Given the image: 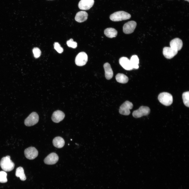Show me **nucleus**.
Listing matches in <instances>:
<instances>
[{
	"label": "nucleus",
	"instance_id": "1",
	"mask_svg": "<svg viewBox=\"0 0 189 189\" xmlns=\"http://www.w3.org/2000/svg\"><path fill=\"white\" fill-rule=\"evenodd\" d=\"M0 166L4 171H10L13 169L15 164L10 160V156L8 155L2 158L0 162Z\"/></svg>",
	"mask_w": 189,
	"mask_h": 189
},
{
	"label": "nucleus",
	"instance_id": "2",
	"mask_svg": "<svg viewBox=\"0 0 189 189\" xmlns=\"http://www.w3.org/2000/svg\"><path fill=\"white\" fill-rule=\"evenodd\" d=\"M131 17L130 14L128 13L123 11H120L111 14L109 18L112 21L117 22L129 19Z\"/></svg>",
	"mask_w": 189,
	"mask_h": 189
},
{
	"label": "nucleus",
	"instance_id": "3",
	"mask_svg": "<svg viewBox=\"0 0 189 189\" xmlns=\"http://www.w3.org/2000/svg\"><path fill=\"white\" fill-rule=\"evenodd\" d=\"M158 99L159 101L162 104L168 106L170 105L173 102V97L170 94L166 92L160 93Z\"/></svg>",
	"mask_w": 189,
	"mask_h": 189
},
{
	"label": "nucleus",
	"instance_id": "4",
	"mask_svg": "<svg viewBox=\"0 0 189 189\" xmlns=\"http://www.w3.org/2000/svg\"><path fill=\"white\" fill-rule=\"evenodd\" d=\"M39 116L36 112H33L25 120V125L27 126H31L38 123L39 120Z\"/></svg>",
	"mask_w": 189,
	"mask_h": 189
},
{
	"label": "nucleus",
	"instance_id": "5",
	"mask_svg": "<svg viewBox=\"0 0 189 189\" xmlns=\"http://www.w3.org/2000/svg\"><path fill=\"white\" fill-rule=\"evenodd\" d=\"M150 109L148 107L142 106L138 109L134 111L132 115L134 117L137 118L148 115L150 112Z\"/></svg>",
	"mask_w": 189,
	"mask_h": 189
},
{
	"label": "nucleus",
	"instance_id": "6",
	"mask_svg": "<svg viewBox=\"0 0 189 189\" xmlns=\"http://www.w3.org/2000/svg\"><path fill=\"white\" fill-rule=\"evenodd\" d=\"M132 103L129 101H126L120 106L119 112L121 114L128 115L130 113V110L133 107Z\"/></svg>",
	"mask_w": 189,
	"mask_h": 189
},
{
	"label": "nucleus",
	"instance_id": "7",
	"mask_svg": "<svg viewBox=\"0 0 189 189\" xmlns=\"http://www.w3.org/2000/svg\"><path fill=\"white\" fill-rule=\"evenodd\" d=\"M88 61V56L85 52H82L79 53L76 56L75 59L76 64L79 66L85 65Z\"/></svg>",
	"mask_w": 189,
	"mask_h": 189
},
{
	"label": "nucleus",
	"instance_id": "8",
	"mask_svg": "<svg viewBox=\"0 0 189 189\" xmlns=\"http://www.w3.org/2000/svg\"><path fill=\"white\" fill-rule=\"evenodd\" d=\"M24 154L27 158L29 160H33L38 156V152L34 147H30L25 150Z\"/></svg>",
	"mask_w": 189,
	"mask_h": 189
},
{
	"label": "nucleus",
	"instance_id": "9",
	"mask_svg": "<svg viewBox=\"0 0 189 189\" xmlns=\"http://www.w3.org/2000/svg\"><path fill=\"white\" fill-rule=\"evenodd\" d=\"M136 26V22L134 21H129L124 25L123 27V32L126 34H130L134 31Z\"/></svg>",
	"mask_w": 189,
	"mask_h": 189
},
{
	"label": "nucleus",
	"instance_id": "10",
	"mask_svg": "<svg viewBox=\"0 0 189 189\" xmlns=\"http://www.w3.org/2000/svg\"><path fill=\"white\" fill-rule=\"evenodd\" d=\"M94 0H81L78 4V7L80 9L88 10L93 6Z\"/></svg>",
	"mask_w": 189,
	"mask_h": 189
},
{
	"label": "nucleus",
	"instance_id": "11",
	"mask_svg": "<svg viewBox=\"0 0 189 189\" xmlns=\"http://www.w3.org/2000/svg\"><path fill=\"white\" fill-rule=\"evenodd\" d=\"M59 157L55 153H52L48 155L44 159V163L48 165H53L56 164L58 161Z\"/></svg>",
	"mask_w": 189,
	"mask_h": 189
},
{
	"label": "nucleus",
	"instance_id": "12",
	"mask_svg": "<svg viewBox=\"0 0 189 189\" xmlns=\"http://www.w3.org/2000/svg\"><path fill=\"white\" fill-rule=\"evenodd\" d=\"M177 52L178 51L170 47H165L163 49V54L167 59H171L172 58L177 54Z\"/></svg>",
	"mask_w": 189,
	"mask_h": 189
},
{
	"label": "nucleus",
	"instance_id": "13",
	"mask_svg": "<svg viewBox=\"0 0 189 189\" xmlns=\"http://www.w3.org/2000/svg\"><path fill=\"white\" fill-rule=\"evenodd\" d=\"M119 62L120 65L125 70H131L133 69L130 60L127 57H123L120 58Z\"/></svg>",
	"mask_w": 189,
	"mask_h": 189
},
{
	"label": "nucleus",
	"instance_id": "14",
	"mask_svg": "<svg viewBox=\"0 0 189 189\" xmlns=\"http://www.w3.org/2000/svg\"><path fill=\"white\" fill-rule=\"evenodd\" d=\"M65 117L64 113L60 110L54 111L51 117L52 121L55 123H58L62 120Z\"/></svg>",
	"mask_w": 189,
	"mask_h": 189
},
{
	"label": "nucleus",
	"instance_id": "15",
	"mask_svg": "<svg viewBox=\"0 0 189 189\" xmlns=\"http://www.w3.org/2000/svg\"><path fill=\"white\" fill-rule=\"evenodd\" d=\"M182 45V40L178 38L172 39L170 42V47L178 51L181 49Z\"/></svg>",
	"mask_w": 189,
	"mask_h": 189
},
{
	"label": "nucleus",
	"instance_id": "16",
	"mask_svg": "<svg viewBox=\"0 0 189 189\" xmlns=\"http://www.w3.org/2000/svg\"><path fill=\"white\" fill-rule=\"evenodd\" d=\"M103 67L106 78L108 80L111 79L113 77V72L110 65L108 62L106 63L103 65Z\"/></svg>",
	"mask_w": 189,
	"mask_h": 189
},
{
	"label": "nucleus",
	"instance_id": "17",
	"mask_svg": "<svg viewBox=\"0 0 189 189\" xmlns=\"http://www.w3.org/2000/svg\"><path fill=\"white\" fill-rule=\"evenodd\" d=\"M88 14L85 11H81L77 12L75 17V20L79 23L83 22L87 19Z\"/></svg>",
	"mask_w": 189,
	"mask_h": 189
},
{
	"label": "nucleus",
	"instance_id": "18",
	"mask_svg": "<svg viewBox=\"0 0 189 189\" xmlns=\"http://www.w3.org/2000/svg\"><path fill=\"white\" fill-rule=\"evenodd\" d=\"M52 143L55 147L60 148L63 147L65 145V141L62 137L58 136L56 137L53 139Z\"/></svg>",
	"mask_w": 189,
	"mask_h": 189
},
{
	"label": "nucleus",
	"instance_id": "19",
	"mask_svg": "<svg viewBox=\"0 0 189 189\" xmlns=\"http://www.w3.org/2000/svg\"><path fill=\"white\" fill-rule=\"evenodd\" d=\"M104 34L108 38H112L116 37L117 34V31L115 29L112 28H109L105 29Z\"/></svg>",
	"mask_w": 189,
	"mask_h": 189
},
{
	"label": "nucleus",
	"instance_id": "20",
	"mask_svg": "<svg viewBox=\"0 0 189 189\" xmlns=\"http://www.w3.org/2000/svg\"><path fill=\"white\" fill-rule=\"evenodd\" d=\"M15 175L16 177H19L20 180L22 181H25L26 179L23 169L21 167H19L16 169Z\"/></svg>",
	"mask_w": 189,
	"mask_h": 189
},
{
	"label": "nucleus",
	"instance_id": "21",
	"mask_svg": "<svg viewBox=\"0 0 189 189\" xmlns=\"http://www.w3.org/2000/svg\"><path fill=\"white\" fill-rule=\"evenodd\" d=\"M116 78L117 82L122 83H127L129 80L127 76L122 73L118 74L116 76Z\"/></svg>",
	"mask_w": 189,
	"mask_h": 189
},
{
	"label": "nucleus",
	"instance_id": "22",
	"mask_svg": "<svg viewBox=\"0 0 189 189\" xmlns=\"http://www.w3.org/2000/svg\"><path fill=\"white\" fill-rule=\"evenodd\" d=\"M130 60L133 69H137L139 68V59L137 55H133Z\"/></svg>",
	"mask_w": 189,
	"mask_h": 189
},
{
	"label": "nucleus",
	"instance_id": "23",
	"mask_svg": "<svg viewBox=\"0 0 189 189\" xmlns=\"http://www.w3.org/2000/svg\"><path fill=\"white\" fill-rule=\"evenodd\" d=\"M183 102L185 105L188 107H189V92H185L182 94Z\"/></svg>",
	"mask_w": 189,
	"mask_h": 189
},
{
	"label": "nucleus",
	"instance_id": "24",
	"mask_svg": "<svg viewBox=\"0 0 189 189\" xmlns=\"http://www.w3.org/2000/svg\"><path fill=\"white\" fill-rule=\"evenodd\" d=\"M7 174L4 171H0V182L4 183L7 181Z\"/></svg>",
	"mask_w": 189,
	"mask_h": 189
},
{
	"label": "nucleus",
	"instance_id": "25",
	"mask_svg": "<svg viewBox=\"0 0 189 189\" xmlns=\"http://www.w3.org/2000/svg\"><path fill=\"white\" fill-rule=\"evenodd\" d=\"M67 45L70 47L73 48H76L77 46V44L76 42L74 41L72 39H71L68 40L66 42Z\"/></svg>",
	"mask_w": 189,
	"mask_h": 189
},
{
	"label": "nucleus",
	"instance_id": "26",
	"mask_svg": "<svg viewBox=\"0 0 189 189\" xmlns=\"http://www.w3.org/2000/svg\"><path fill=\"white\" fill-rule=\"evenodd\" d=\"M32 51L35 58H37L40 56L41 51L38 48L36 47L34 48Z\"/></svg>",
	"mask_w": 189,
	"mask_h": 189
},
{
	"label": "nucleus",
	"instance_id": "27",
	"mask_svg": "<svg viewBox=\"0 0 189 189\" xmlns=\"http://www.w3.org/2000/svg\"><path fill=\"white\" fill-rule=\"evenodd\" d=\"M54 49L59 53H62L63 51V49L58 42H55L54 44Z\"/></svg>",
	"mask_w": 189,
	"mask_h": 189
},
{
	"label": "nucleus",
	"instance_id": "28",
	"mask_svg": "<svg viewBox=\"0 0 189 189\" xmlns=\"http://www.w3.org/2000/svg\"><path fill=\"white\" fill-rule=\"evenodd\" d=\"M185 0V1H187L188 2H189V0Z\"/></svg>",
	"mask_w": 189,
	"mask_h": 189
}]
</instances>
